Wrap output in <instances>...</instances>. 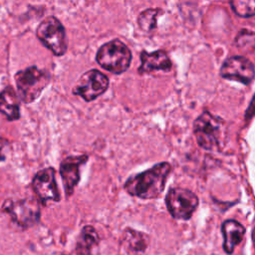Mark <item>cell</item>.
Listing matches in <instances>:
<instances>
[{
  "mask_svg": "<svg viewBox=\"0 0 255 255\" xmlns=\"http://www.w3.org/2000/svg\"><path fill=\"white\" fill-rule=\"evenodd\" d=\"M170 171L171 165L168 162L157 163L129 177L124 184V188L131 196L141 199L156 198L163 191Z\"/></svg>",
  "mask_w": 255,
  "mask_h": 255,
  "instance_id": "6da1fadb",
  "label": "cell"
},
{
  "mask_svg": "<svg viewBox=\"0 0 255 255\" xmlns=\"http://www.w3.org/2000/svg\"><path fill=\"white\" fill-rule=\"evenodd\" d=\"M224 121L209 112H203L193 123V133L200 147L215 151L223 147L225 138Z\"/></svg>",
  "mask_w": 255,
  "mask_h": 255,
  "instance_id": "7a4b0ae2",
  "label": "cell"
},
{
  "mask_svg": "<svg viewBox=\"0 0 255 255\" xmlns=\"http://www.w3.org/2000/svg\"><path fill=\"white\" fill-rule=\"evenodd\" d=\"M14 79L20 100L25 104H31L41 96L49 85L51 75L47 70H41L37 66H30L18 71Z\"/></svg>",
  "mask_w": 255,
  "mask_h": 255,
  "instance_id": "3957f363",
  "label": "cell"
},
{
  "mask_svg": "<svg viewBox=\"0 0 255 255\" xmlns=\"http://www.w3.org/2000/svg\"><path fill=\"white\" fill-rule=\"evenodd\" d=\"M131 59L130 49L119 39L103 44L96 54V62L100 67L115 75L127 72L130 66Z\"/></svg>",
  "mask_w": 255,
  "mask_h": 255,
  "instance_id": "277c9868",
  "label": "cell"
},
{
  "mask_svg": "<svg viewBox=\"0 0 255 255\" xmlns=\"http://www.w3.org/2000/svg\"><path fill=\"white\" fill-rule=\"evenodd\" d=\"M37 39L55 56L62 57L68 51L66 30L55 16H47L36 28Z\"/></svg>",
  "mask_w": 255,
  "mask_h": 255,
  "instance_id": "5b68a950",
  "label": "cell"
},
{
  "mask_svg": "<svg viewBox=\"0 0 255 255\" xmlns=\"http://www.w3.org/2000/svg\"><path fill=\"white\" fill-rule=\"evenodd\" d=\"M198 202L196 194L183 187H171L165 196L168 212L173 218L179 220L190 219L198 206Z\"/></svg>",
  "mask_w": 255,
  "mask_h": 255,
  "instance_id": "8992f818",
  "label": "cell"
},
{
  "mask_svg": "<svg viewBox=\"0 0 255 255\" xmlns=\"http://www.w3.org/2000/svg\"><path fill=\"white\" fill-rule=\"evenodd\" d=\"M109 78L97 69L85 72L73 88V94L86 102H92L102 96L109 88Z\"/></svg>",
  "mask_w": 255,
  "mask_h": 255,
  "instance_id": "52a82bcc",
  "label": "cell"
},
{
  "mask_svg": "<svg viewBox=\"0 0 255 255\" xmlns=\"http://www.w3.org/2000/svg\"><path fill=\"white\" fill-rule=\"evenodd\" d=\"M3 210L10 215L15 223L23 228L35 225L40 218L37 201L30 199H8L3 203Z\"/></svg>",
  "mask_w": 255,
  "mask_h": 255,
  "instance_id": "ba28073f",
  "label": "cell"
},
{
  "mask_svg": "<svg viewBox=\"0 0 255 255\" xmlns=\"http://www.w3.org/2000/svg\"><path fill=\"white\" fill-rule=\"evenodd\" d=\"M220 75L224 79L240 82L248 85L255 76L253 64L243 56H233L227 58L220 69Z\"/></svg>",
  "mask_w": 255,
  "mask_h": 255,
  "instance_id": "9c48e42d",
  "label": "cell"
},
{
  "mask_svg": "<svg viewBox=\"0 0 255 255\" xmlns=\"http://www.w3.org/2000/svg\"><path fill=\"white\" fill-rule=\"evenodd\" d=\"M32 186L43 204H46L49 200L59 202L61 199L56 181V172L53 167H47L38 171L33 178Z\"/></svg>",
  "mask_w": 255,
  "mask_h": 255,
  "instance_id": "30bf717a",
  "label": "cell"
},
{
  "mask_svg": "<svg viewBox=\"0 0 255 255\" xmlns=\"http://www.w3.org/2000/svg\"><path fill=\"white\" fill-rule=\"evenodd\" d=\"M89 157L86 154L71 155L64 158L60 164V175L62 177L64 190L67 197L74 192L76 185L80 181V168L88 161Z\"/></svg>",
  "mask_w": 255,
  "mask_h": 255,
  "instance_id": "8fae6325",
  "label": "cell"
},
{
  "mask_svg": "<svg viewBox=\"0 0 255 255\" xmlns=\"http://www.w3.org/2000/svg\"><path fill=\"white\" fill-rule=\"evenodd\" d=\"M140 66L137 68V73L140 75L149 74L154 71L169 72L171 69V61L167 53L163 50H156L153 52L141 51Z\"/></svg>",
  "mask_w": 255,
  "mask_h": 255,
  "instance_id": "7c38bea8",
  "label": "cell"
},
{
  "mask_svg": "<svg viewBox=\"0 0 255 255\" xmlns=\"http://www.w3.org/2000/svg\"><path fill=\"white\" fill-rule=\"evenodd\" d=\"M223 235V249L227 254H232L234 248L242 241L245 227L234 219H227L221 225Z\"/></svg>",
  "mask_w": 255,
  "mask_h": 255,
  "instance_id": "4fadbf2b",
  "label": "cell"
},
{
  "mask_svg": "<svg viewBox=\"0 0 255 255\" xmlns=\"http://www.w3.org/2000/svg\"><path fill=\"white\" fill-rule=\"evenodd\" d=\"M0 114L9 122L20 119V98L11 86L0 92Z\"/></svg>",
  "mask_w": 255,
  "mask_h": 255,
  "instance_id": "5bb4252c",
  "label": "cell"
},
{
  "mask_svg": "<svg viewBox=\"0 0 255 255\" xmlns=\"http://www.w3.org/2000/svg\"><path fill=\"white\" fill-rule=\"evenodd\" d=\"M100 243V237L96 229L91 225L82 228L77 239L76 252L78 255H91L92 250Z\"/></svg>",
  "mask_w": 255,
  "mask_h": 255,
  "instance_id": "9a60e30c",
  "label": "cell"
},
{
  "mask_svg": "<svg viewBox=\"0 0 255 255\" xmlns=\"http://www.w3.org/2000/svg\"><path fill=\"white\" fill-rule=\"evenodd\" d=\"M162 10L159 8H148L143 10L137 16V24L140 30L149 33L157 26V18Z\"/></svg>",
  "mask_w": 255,
  "mask_h": 255,
  "instance_id": "2e32d148",
  "label": "cell"
},
{
  "mask_svg": "<svg viewBox=\"0 0 255 255\" xmlns=\"http://www.w3.org/2000/svg\"><path fill=\"white\" fill-rule=\"evenodd\" d=\"M125 242L132 251L143 252L148 245L149 238L144 233L132 229H127L125 231Z\"/></svg>",
  "mask_w": 255,
  "mask_h": 255,
  "instance_id": "e0dca14e",
  "label": "cell"
},
{
  "mask_svg": "<svg viewBox=\"0 0 255 255\" xmlns=\"http://www.w3.org/2000/svg\"><path fill=\"white\" fill-rule=\"evenodd\" d=\"M235 45L243 54L255 55V33L241 30L235 38Z\"/></svg>",
  "mask_w": 255,
  "mask_h": 255,
  "instance_id": "ac0fdd59",
  "label": "cell"
},
{
  "mask_svg": "<svg viewBox=\"0 0 255 255\" xmlns=\"http://www.w3.org/2000/svg\"><path fill=\"white\" fill-rule=\"evenodd\" d=\"M233 12L243 18L255 16V0H230Z\"/></svg>",
  "mask_w": 255,
  "mask_h": 255,
  "instance_id": "d6986e66",
  "label": "cell"
},
{
  "mask_svg": "<svg viewBox=\"0 0 255 255\" xmlns=\"http://www.w3.org/2000/svg\"><path fill=\"white\" fill-rule=\"evenodd\" d=\"M254 114H255V96H254V98H253V100H252V102H251V104H250L248 110L246 111L245 119H246V120H250V119L254 116Z\"/></svg>",
  "mask_w": 255,
  "mask_h": 255,
  "instance_id": "ffe728a7",
  "label": "cell"
},
{
  "mask_svg": "<svg viewBox=\"0 0 255 255\" xmlns=\"http://www.w3.org/2000/svg\"><path fill=\"white\" fill-rule=\"evenodd\" d=\"M8 145V141L0 136V161L5 160V155L2 153V150Z\"/></svg>",
  "mask_w": 255,
  "mask_h": 255,
  "instance_id": "44dd1931",
  "label": "cell"
},
{
  "mask_svg": "<svg viewBox=\"0 0 255 255\" xmlns=\"http://www.w3.org/2000/svg\"><path fill=\"white\" fill-rule=\"evenodd\" d=\"M252 239H253V241L255 242V228H254V230H253V233H252Z\"/></svg>",
  "mask_w": 255,
  "mask_h": 255,
  "instance_id": "7402d4cb",
  "label": "cell"
}]
</instances>
